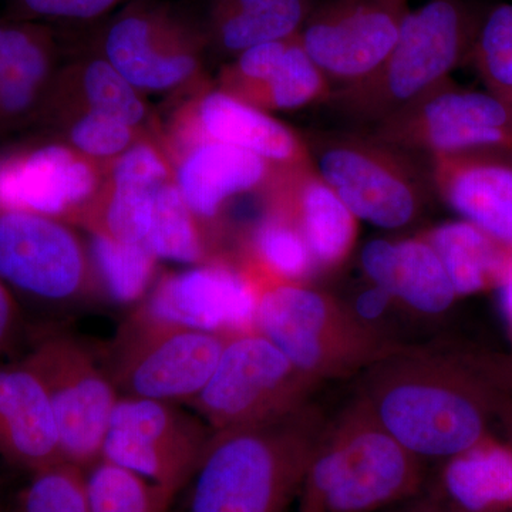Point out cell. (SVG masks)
Listing matches in <instances>:
<instances>
[{
  "label": "cell",
  "mask_w": 512,
  "mask_h": 512,
  "mask_svg": "<svg viewBox=\"0 0 512 512\" xmlns=\"http://www.w3.org/2000/svg\"><path fill=\"white\" fill-rule=\"evenodd\" d=\"M409 0H323L303 23L299 40L330 84L360 82L392 52Z\"/></svg>",
  "instance_id": "14"
},
{
  "label": "cell",
  "mask_w": 512,
  "mask_h": 512,
  "mask_svg": "<svg viewBox=\"0 0 512 512\" xmlns=\"http://www.w3.org/2000/svg\"><path fill=\"white\" fill-rule=\"evenodd\" d=\"M312 0H212L208 42L231 57L301 32Z\"/></svg>",
  "instance_id": "27"
},
{
  "label": "cell",
  "mask_w": 512,
  "mask_h": 512,
  "mask_svg": "<svg viewBox=\"0 0 512 512\" xmlns=\"http://www.w3.org/2000/svg\"><path fill=\"white\" fill-rule=\"evenodd\" d=\"M500 394L467 357L399 348L363 372L355 399L414 456L444 461L491 436Z\"/></svg>",
  "instance_id": "1"
},
{
  "label": "cell",
  "mask_w": 512,
  "mask_h": 512,
  "mask_svg": "<svg viewBox=\"0 0 512 512\" xmlns=\"http://www.w3.org/2000/svg\"><path fill=\"white\" fill-rule=\"evenodd\" d=\"M393 302L394 299L389 292L384 291L380 286L370 284L363 291L357 293L350 309L355 313L357 319L370 325L375 320L382 318L384 313L389 311Z\"/></svg>",
  "instance_id": "39"
},
{
  "label": "cell",
  "mask_w": 512,
  "mask_h": 512,
  "mask_svg": "<svg viewBox=\"0 0 512 512\" xmlns=\"http://www.w3.org/2000/svg\"><path fill=\"white\" fill-rule=\"evenodd\" d=\"M84 474L89 512H170L175 495L126 468L99 460Z\"/></svg>",
  "instance_id": "32"
},
{
  "label": "cell",
  "mask_w": 512,
  "mask_h": 512,
  "mask_svg": "<svg viewBox=\"0 0 512 512\" xmlns=\"http://www.w3.org/2000/svg\"><path fill=\"white\" fill-rule=\"evenodd\" d=\"M393 512H453L448 510L436 500L427 494H420L419 497L412 498L406 503L394 507Z\"/></svg>",
  "instance_id": "41"
},
{
  "label": "cell",
  "mask_w": 512,
  "mask_h": 512,
  "mask_svg": "<svg viewBox=\"0 0 512 512\" xmlns=\"http://www.w3.org/2000/svg\"><path fill=\"white\" fill-rule=\"evenodd\" d=\"M424 461L357 399L326 420L306 471L298 512H377L423 494Z\"/></svg>",
  "instance_id": "3"
},
{
  "label": "cell",
  "mask_w": 512,
  "mask_h": 512,
  "mask_svg": "<svg viewBox=\"0 0 512 512\" xmlns=\"http://www.w3.org/2000/svg\"><path fill=\"white\" fill-rule=\"evenodd\" d=\"M235 261L256 288L271 282H306L318 271L301 232L269 210L251 229Z\"/></svg>",
  "instance_id": "30"
},
{
  "label": "cell",
  "mask_w": 512,
  "mask_h": 512,
  "mask_svg": "<svg viewBox=\"0 0 512 512\" xmlns=\"http://www.w3.org/2000/svg\"><path fill=\"white\" fill-rule=\"evenodd\" d=\"M170 161L178 190L205 222L217 220L237 195L262 190L275 167L247 150L214 141L175 151Z\"/></svg>",
  "instance_id": "22"
},
{
  "label": "cell",
  "mask_w": 512,
  "mask_h": 512,
  "mask_svg": "<svg viewBox=\"0 0 512 512\" xmlns=\"http://www.w3.org/2000/svg\"><path fill=\"white\" fill-rule=\"evenodd\" d=\"M62 80V111L89 110L107 114L156 138L164 148L163 134L151 123L143 93L103 56L67 70Z\"/></svg>",
  "instance_id": "29"
},
{
  "label": "cell",
  "mask_w": 512,
  "mask_h": 512,
  "mask_svg": "<svg viewBox=\"0 0 512 512\" xmlns=\"http://www.w3.org/2000/svg\"><path fill=\"white\" fill-rule=\"evenodd\" d=\"M168 158L204 141L228 144L264 158L272 165L309 163L305 138L271 114L215 87L200 86L178 107L163 133Z\"/></svg>",
  "instance_id": "16"
},
{
  "label": "cell",
  "mask_w": 512,
  "mask_h": 512,
  "mask_svg": "<svg viewBox=\"0 0 512 512\" xmlns=\"http://www.w3.org/2000/svg\"><path fill=\"white\" fill-rule=\"evenodd\" d=\"M360 266L370 284L423 315H441L458 298L440 256L423 235L372 239L360 251Z\"/></svg>",
  "instance_id": "23"
},
{
  "label": "cell",
  "mask_w": 512,
  "mask_h": 512,
  "mask_svg": "<svg viewBox=\"0 0 512 512\" xmlns=\"http://www.w3.org/2000/svg\"><path fill=\"white\" fill-rule=\"evenodd\" d=\"M207 224L188 207L173 178L161 185L154 195L146 247L157 259L207 264L224 256L212 247L205 228Z\"/></svg>",
  "instance_id": "31"
},
{
  "label": "cell",
  "mask_w": 512,
  "mask_h": 512,
  "mask_svg": "<svg viewBox=\"0 0 512 512\" xmlns=\"http://www.w3.org/2000/svg\"><path fill=\"white\" fill-rule=\"evenodd\" d=\"M467 359L495 389L512 399V356H468Z\"/></svg>",
  "instance_id": "38"
},
{
  "label": "cell",
  "mask_w": 512,
  "mask_h": 512,
  "mask_svg": "<svg viewBox=\"0 0 512 512\" xmlns=\"http://www.w3.org/2000/svg\"><path fill=\"white\" fill-rule=\"evenodd\" d=\"M373 137L406 153L512 150V110L497 94L450 80L372 127Z\"/></svg>",
  "instance_id": "10"
},
{
  "label": "cell",
  "mask_w": 512,
  "mask_h": 512,
  "mask_svg": "<svg viewBox=\"0 0 512 512\" xmlns=\"http://www.w3.org/2000/svg\"><path fill=\"white\" fill-rule=\"evenodd\" d=\"M495 420H498L503 424L508 440H510L508 446H510L512 450V399L510 396H507V394H500V400H498L497 404V412H495Z\"/></svg>",
  "instance_id": "43"
},
{
  "label": "cell",
  "mask_w": 512,
  "mask_h": 512,
  "mask_svg": "<svg viewBox=\"0 0 512 512\" xmlns=\"http://www.w3.org/2000/svg\"><path fill=\"white\" fill-rule=\"evenodd\" d=\"M55 59V40L43 26L0 25V121L19 119L42 101Z\"/></svg>",
  "instance_id": "26"
},
{
  "label": "cell",
  "mask_w": 512,
  "mask_h": 512,
  "mask_svg": "<svg viewBox=\"0 0 512 512\" xmlns=\"http://www.w3.org/2000/svg\"><path fill=\"white\" fill-rule=\"evenodd\" d=\"M0 512H8V511L3 510L2 505H0Z\"/></svg>",
  "instance_id": "45"
},
{
  "label": "cell",
  "mask_w": 512,
  "mask_h": 512,
  "mask_svg": "<svg viewBox=\"0 0 512 512\" xmlns=\"http://www.w3.org/2000/svg\"><path fill=\"white\" fill-rule=\"evenodd\" d=\"M45 386L59 427L64 461L83 468L101 458L117 392L100 359L70 333H45L22 360Z\"/></svg>",
  "instance_id": "9"
},
{
  "label": "cell",
  "mask_w": 512,
  "mask_h": 512,
  "mask_svg": "<svg viewBox=\"0 0 512 512\" xmlns=\"http://www.w3.org/2000/svg\"><path fill=\"white\" fill-rule=\"evenodd\" d=\"M332 84L303 49L298 35L272 43L248 82L234 94L266 113L298 110L328 101Z\"/></svg>",
  "instance_id": "25"
},
{
  "label": "cell",
  "mask_w": 512,
  "mask_h": 512,
  "mask_svg": "<svg viewBox=\"0 0 512 512\" xmlns=\"http://www.w3.org/2000/svg\"><path fill=\"white\" fill-rule=\"evenodd\" d=\"M265 192L266 210L301 232L316 269L342 265L355 248L359 220L309 163L275 165Z\"/></svg>",
  "instance_id": "18"
},
{
  "label": "cell",
  "mask_w": 512,
  "mask_h": 512,
  "mask_svg": "<svg viewBox=\"0 0 512 512\" xmlns=\"http://www.w3.org/2000/svg\"><path fill=\"white\" fill-rule=\"evenodd\" d=\"M471 60L488 92L512 90V3H501L485 13Z\"/></svg>",
  "instance_id": "36"
},
{
  "label": "cell",
  "mask_w": 512,
  "mask_h": 512,
  "mask_svg": "<svg viewBox=\"0 0 512 512\" xmlns=\"http://www.w3.org/2000/svg\"><path fill=\"white\" fill-rule=\"evenodd\" d=\"M429 497L453 512H512V450L493 436L443 461Z\"/></svg>",
  "instance_id": "24"
},
{
  "label": "cell",
  "mask_w": 512,
  "mask_h": 512,
  "mask_svg": "<svg viewBox=\"0 0 512 512\" xmlns=\"http://www.w3.org/2000/svg\"><path fill=\"white\" fill-rule=\"evenodd\" d=\"M90 255L101 291L116 302L140 299L156 274L157 256L144 244L92 237Z\"/></svg>",
  "instance_id": "33"
},
{
  "label": "cell",
  "mask_w": 512,
  "mask_h": 512,
  "mask_svg": "<svg viewBox=\"0 0 512 512\" xmlns=\"http://www.w3.org/2000/svg\"><path fill=\"white\" fill-rule=\"evenodd\" d=\"M497 291L500 295L501 312H503L512 339V268L508 271L501 285L498 286Z\"/></svg>",
  "instance_id": "42"
},
{
  "label": "cell",
  "mask_w": 512,
  "mask_h": 512,
  "mask_svg": "<svg viewBox=\"0 0 512 512\" xmlns=\"http://www.w3.org/2000/svg\"><path fill=\"white\" fill-rule=\"evenodd\" d=\"M497 94L501 100H504L512 110V90H501V92H491Z\"/></svg>",
  "instance_id": "44"
},
{
  "label": "cell",
  "mask_w": 512,
  "mask_h": 512,
  "mask_svg": "<svg viewBox=\"0 0 512 512\" xmlns=\"http://www.w3.org/2000/svg\"><path fill=\"white\" fill-rule=\"evenodd\" d=\"M0 457L30 474L64 461L45 386L23 362L0 367Z\"/></svg>",
  "instance_id": "21"
},
{
  "label": "cell",
  "mask_w": 512,
  "mask_h": 512,
  "mask_svg": "<svg viewBox=\"0 0 512 512\" xmlns=\"http://www.w3.org/2000/svg\"><path fill=\"white\" fill-rule=\"evenodd\" d=\"M70 227L42 215L0 214V278L10 291L50 305L103 292L90 251Z\"/></svg>",
  "instance_id": "12"
},
{
  "label": "cell",
  "mask_w": 512,
  "mask_h": 512,
  "mask_svg": "<svg viewBox=\"0 0 512 512\" xmlns=\"http://www.w3.org/2000/svg\"><path fill=\"white\" fill-rule=\"evenodd\" d=\"M430 158L434 192L512 256V164L497 151Z\"/></svg>",
  "instance_id": "20"
},
{
  "label": "cell",
  "mask_w": 512,
  "mask_h": 512,
  "mask_svg": "<svg viewBox=\"0 0 512 512\" xmlns=\"http://www.w3.org/2000/svg\"><path fill=\"white\" fill-rule=\"evenodd\" d=\"M173 178L164 148L157 141H143L111 161L106 183L74 225L89 231L90 237L146 245L154 195Z\"/></svg>",
  "instance_id": "19"
},
{
  "label": "cell",
  "mask_w": 512,
  "mask_h": 512,
  "mask_svg": "<svg viewBox=\"0 0 512 512\" xmlns=\"http://www.w3.org/2000/svg\"><path fill=\"white\" fill-rule=\"evenodd\" d=\"M228 336L136 309L106 346L100 363L120 397L190 404L214 373Z\"/></svg>",
  "instance_id": "7"
},
{
  "label": "cell",
  "mask_w": 512,
  "mask_h": 512,
  "mask_svg": "<svg viewBox=\"0 0 512 512\" xmlns=\"http://www.w3.org/2000/svg\"><path fill=\"white\" fill-rule=\"evenodd\" d=\"M326 419L316 404L275 419L214 431L190 485V512H286Z\"/></svg>",
  "instance_id": "2"
},
{
  "label": "cell",
  "mask_w": 512,
  "mask_h": 512,
  "mask_svg": "<svg viewBox=\"0 0 512 512\" xmlns=\"http://www.w3.org/2000/svg\"><path fill=\"white\" fill-rule=\"evenodd\" d=\"M303 138L316 173L359 221L389 231L407 227L434 191L409 153L372 134L316 131Z\"/></svg>",
  "instance_id": "6"
},
{
  "label": "cell",
  "mask_w": 512,
  "mask_h": 512,
  "mask_svg": "<svg viewBox=\"0 0 512 512\" xmlns=\"http://www.w3.org/2000/svg\"><path fill=\"white\" fill-rule=\"evenodd\" d=\"M423 237L440 256L457 296L497 289L512 268V256L470 222H443Z\"/></svg>",
  "instance_id": "28"
},
{
  "label": "cell",
  "mask_w": 512,
  "mask_h": 512,
  "mask_svg": "<svg viewBox=\"0 0 512 512\" xmlns=\"http://www.w3.org/2000/svg\"><path fill=\"white\" fill-rule=\"evenodd\" d=\"M12 512H89L83 468L62 461L30 474Z\"/></svg>",
  "instance_id": "35"
},
{
  "label": "cell",
  "mask_w": 512,
  "mask_h": 512,
  "mask_svg": "<svg viewBox=\"0 0 512 512\" xmlns=\"http://www.w3.org/2000/svg\"><path fill=\"white\" fill-rule=\"evenodd\" d=\"M483 16L466 0H429L409 10L386 60L360 82L333 89L328 103L345 119L376 126L471 59Z\"/></svg>",
  "instance_id": "4"
},
{
  "label": "cell",
  "mask_w": 512,
  "mask_h": 512,
  "mask_svg": "<svg viewBox=\"0 0 512 512\" xmlns=\"http://www.w3.org/2000/svg\"><path fill=\"white\" fill-rule=\"evenodd\" d=\"M128 2L131 0H20L32 15L73 20L97 19Z\"/></svg>",
  "instance_id": "37"
},
{
  "label": "cell",
  "mask_w": 512,
  "mask_h": 512,
  "mask_svg": "<svg viewBox=\"0 0 512 512\" xmlns=\"http://www.w3.org/2000/svg\"><path fill=\"white\" fill-rule=\"evenodd\" d=\"M255 305L254 282L235 258L224 255L163 276L138 309L178 325L234 335L254 329Z\"/></svg>",
  "instance_id": "17"
},
{
  "label": "cell",
  "mask_w": 512,
  "mask_h": 512,
  "mask_svg": "<svg viewBox=\"0 0 512 512\" xmlns=\"http://www.w3.org/2000/svg\"><path fill=\"white\" fill-rule=\"evenodd\" d=\"M180 404L120 397L100 460L109 461L177 495L190 484L212 431Z\"/></svg>",
  "instance_id": "11"
},
{
  "label": "cell",
  "mask_w": 512,
  "mask_h": 512,
  "mask_svg": "<svg viewBox=\"0 0 512 512\" xmlns=\"http://www.w3.org/2000/svg\"><path fill=\"white\" fill-rule=\"evenodd\" d=\"M254 329L319 383L365 372L400 348L357 319L348 306L306 282L259 285Z\"/></svg>",
  "instance_id": "5"
},
{
  "label": "cell",
  "mask_w": 512,
  "mask_h": 512,
  "mask_svg": "<svg viewBox=\"0 0 512 512\" xmlns=\"http://www.w3.org/2000/svg\"><path fill=\"white\" fill-rule=\"evenodd\" d=\"M20 313L18 302L8 285L0 278V355L18 338Z\"/></svg>",
  "instance_id": "40"
},
{
  "label": "cell",
  "mask_w": 512,
  "mask_h": 512,
  "mask_svg": "<svg viewBox=\"0 0 512 512\" xmlns=\"http://www.w3.org/2000/svg\"><path fill=\"white\" fill-rule=\"evenodd\" d=\"M107 167L69 144L0 157V214L25 212L74 225L106 183Z\"/></svg>",
  "instance_id": "15"
},
{
  "label": "cell",
  "mask_w": 512,
  "mask_h": 512,
  "mask_svg": "<svg viewBox=\"0 0 512 512\" xmlns=\"http://www.w3.org/2000/svg\"><path fill=\"white\" fill-rule=\"evenodd\" d=\"M62 116L67 144L99 163L110 164L143 141H157L124 121L96 111L64 110Z\"/></svg>",
  "instance_id": "34"
},
{
  "label": "cell",
  "mask_w": 512,
  "mask_h": 512,
  "mask_svg": "<svg viewBox=\"0 0 512 512\" xmlns=\"http://www.w3.org/2000/svg\"><path fill=\"white\" fill-rule=\"evenodd\" d=\"M319 382L255 329L229 335L217 367L190 403L212 431L275 419L309 403Z\"/></svg>",
  "instance_id": "8"
},
{
  "label": "cell",
  "mask_w": 512,
  "mask_h": 512,
  "mask_svg": "<svg viewBox=\"0 0 512 512\" xmlns=\"http://www.w3.org/2000/svg\"><path fill=\"white\" fill-rule=\"evenodd\" d=\"M207 42L170 9L134 2L107 28L103 57L141 93L171 92L195 86Z\"/></svg>",
  "instance_id": "13"
}]
</instances>
